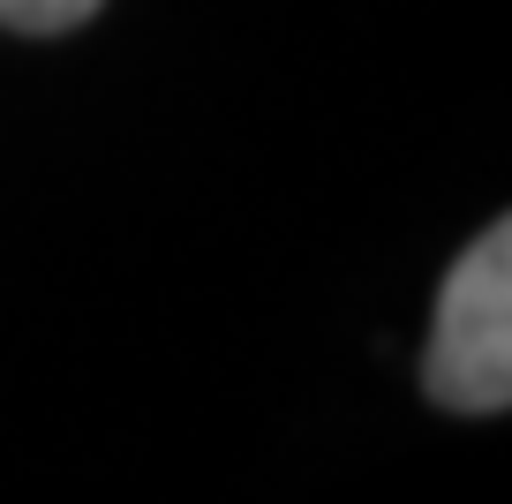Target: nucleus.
<instances>
[{
  "instance_id": "f257e3e1",
  "label": "nucleus",
  "mask_w": 512,
  "mask_h": 504,
  "mask_svg": "<svg viewBox=\"0 0 512 504\" xmlns=\"http://www.w3.org/2000/svg\"><path fill=\"white\" fill-rule=\"evenodd\" d=\"M422 392L445 414H497L512 399V226H482L437 286Z\"/></svg>"
},
{
  "instance_id": "f03ea898",
  "label": "nucleus",
  "mask_w": 512,
  "mask_h": 504,
  "mask_svg": "<svg viewBox=\"0 0 512 504\" xmlns=\"http://www.w3.org/2000/svg\"><path fill=\"white\" fill-rule=\"evenodd\" d=\"M91 16H98V0H0V23L23 38H61Z\"/></svg>"
}]
</instances>
